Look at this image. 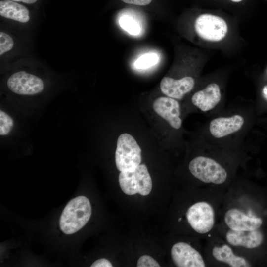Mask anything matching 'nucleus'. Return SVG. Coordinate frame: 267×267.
Segmentation results:
<instances>
[{
    "instance_id": "b1692460",
    "label": "nucleus",
    "mask_w": 267,
    "mask_h": 267,
    "mask_svg": "<svg viewBox=\"0 0 267 267\" xmlns=\"http://www.w3.org/2000/svg\"><path fill=\"white\" fill-rule=\"evenodd\" d=\"M13 1L22 2L27 4H33L37 1V0H10Z\"/></svg>"
},
{
    "instance_id": "39448f33",
    "label": "nucleus",
    "mask_w": 267,
    "mask_h": 267,
    "mask_svg": "<svg viewBox=\"0 0 267 267\" xmlns=\"http://www.w3.org/2000/svg\"><path fill=\"white\" fill-rule=\"evenodd\" d=\"M194 27L200 37L211 42L222 40L228 31L227 25L224 19L210 14L199 15L195 21Z\"/></svg>"
},
{
    "instance_id": "a878e982",
    "label": "nucleus",
    "mask_w": 267,
    "mask_h": 267,
    "mask_svg": "<svg viewBox=\"0 0 267 267\" xmlns=\"http://www.w3.org/2000/svg\"><path fill=\"white\" fill-rule=\"evenodd\" d=\"M230 0L233 2H238L241 1L243 0Z\"/></svg>"
},
{
    "instance_id": "9d476101",
    "label": "nucleus",
    "mask_w": 267,
    "mask_h": 267,
    "mask_svg": "<svg viewBox=\"0 0 267 267\" xmlns=\"http://www.w3.org/2000/svg\"><path fill=\"white\" fill-rule=\"evenodd\" d=\"M224 221L232 230L251 231L258 229L262 224L260 218L251 217L237 208L229 209L225 214Z\"/></svg>"
},
{
    "instance_id": "f3484780",
    "label": "nucleus",
    "mask_w": 267,
    "mask_h": 267,
    "mask_svg": "<svg viewBox=\"0 0 267 267\" xmlns=\"http://www.w3.org/2000/svg\"><path fill=\"white\" fill-rule=\"evenodd\" d=\"M121 27L131 35L136 36L141 31L140 23L136 19L129 15H124L119 19Z\"/></svg>"
},
{
    "instance_id": "dca6fc26",
    "label": "nucleus",
    "mask_w": 267,
    "mask_h": 267,
    "mask_svg": "<svg viewBox=\"0 0 267 267\" xmlns=\"http://www.w3.org/2000/svg\"><path fill=\"white\" fill-rule=\"evenodd\" d=\"M212 255L217 261L224 262L231 267H247L251 266L243 257L235 255L231 248L227 245L213 248Z\"/></svg>"
},
{
    "instance_id": "aec40b11",
    "label": "nucleus",
    "mask_w": 267,
    "mask_h": 267,
    "mask_svg": "<svg viewBox=\"0 0 267 267\" xmlns=\"http://www.w3.org/2000/svg\"><path fill=\"white\" fill-rule=\"evenodd\" d=\"M14 45L12 38L7 34L0 32V55L10 50Z\"/></svg>"
},
{
    "instance_id": "6e6552de",
    "label": "nucleus",
    "mask_w": 267,
    "mask_h": 267,
    "mask_svg": "<svg viewBox=\"0 0 267 267\" xmlns=\"http://www.w3.org/2000/svg\"><path fill=\"white\" fill-rule=\"evenodd\" d=\"M171 254L174 264L178 267H205L204 260L199 252L183 242L174 244Z\"/></svg>"
},
{
    "instance_id": "20e7f679",
    "label": "nucleus",
    "mask_w": 267,
    "mask_h": 267,
    "mask_svg": "<svg viewBox=\"0 0 267 267\" xmlns=\"http://www.w3.org/2000/svg\"><path fill=\"white\" fill-rule=\"evenodd\" d=\"M188 168L196 178L204 183L221 184L227 178L225 169L209 157L200 156L194 158L190 162Z\"/></svg>"
},
{
    "instance_id": "0eeeda50",
    "label": "nucleus",
    "mask_w": 267,
    "mask_h": 267,
    "mask_svg": "<svg viewBox=\"0 0 267 267\" xmlns=\"http://www.w3.org/2000/svg\"><path fill=\"white\" fill-rule=\"evenodd\" d=\"M7 85L11 91L21 95L35 94L44 89V83L40 78L25 71L12 74L8 78Z\"/></svg>"
},
{
    "instance_id": "2eb2a0df",
    "label": "nucleus",
    "mask_w": 267,
    "mask_h": 267,
    "mask_svg": "<svg viewBox=\"0 0 267 267\" xmlns=\"http://www.w3.org/2000/svg\"><path fill=\"white\" fill-rule=\"evenodd\" d=\"M0 15L21 23L27 22L30 20L28 9L24 5L10 0L0 1Z\"/></svg>"
},
{
    "instance_id": "4be33fe9",
    "label": "nucleus",
    "mask_w": 267,
    "mask_h": 267,
    "mask_svg": "<svg viewBox=\"0 0 267 267\" xmlns=\"http://www.w3.org/2000/svg\"><path fill=\"white\" fill-rule=\"evenodd\" d=\"M111 263L105 258H100L96 260L91 266V267H112Z\"/></svg>"
},
{
    "instance_id": "423d86ee",
    "label": "nucleus",
    "mask_w": 267,
    "mask_h": 267,
    "mask_svg": "<svg viewBox=\"0 0 267 267\" xmlns=\"http://www.w3.org/2000/svg\"><path fill=\"white\" fill-rule=\"evenodd\" d=\"M186 217L189 225L198 233H206L213 227L214 209L206 202L200 201L191 205L186 213Z\"/></svg>"
},
{
    "instance_id": "1a4fd4ad",
    "label": "nucleus",
    "mask_w": 267,
    "mask_h": 267,
    "mask_svg": "<svg viewBox=\"0 0 267 267\" xmlns=\"http://www.w3.org/2000/svg\"><path fill=\"white\" fill-rule=\"evenodd\" d=\"M155 112L166 120L174 129H179L182 125L180 117V106L178 101L169 97H160L153 103Z\"/></svg>"
},
{
    "instance_id": "4468645a",
    "label": "nucleus",
    "mask_w": 267,
    "mask_h": 267,
    "mask_svg": "<svg viewBox=\"0 0 267 267\" xmlns=\"http://www.w3.org/2000/svg\"><path fill=\"white\" fill-rule=\"evenodd\" d=\"M226 239L231 245L253 249L259 246L263 241V235L258 229L251 231L228 230Z\"/></svg>"
},
{
    "instance_id": "6ab92c4d",
    "label": "nucleus",
    "mask_w": 267,
    "mask_h": 267,
    "mask_svg": "<svg viewBox=\"0 0 267 267\" xmlns=\"http://www.w3.org/2000/svg\"><path fill=\"white\" fill-rule=\"evenodd\" d=\"M13 126L11 117L1 110L0 111V134L5 135L11 131Z\"/></svg>"
},
{
    "instance_id": "9b49d317",
    "label": "nucleus",
    "mask_w": 267,
    "mask_h": 267,
    "mask_svg": "<svg viewBox=\"0 0 267 267\" xmlns=\"http://www.w3.org/2000/svg\"><path fill=\"white\" fill-rule=\"evenodd\" d=\"M194 86V80L191 77H185L180 79L165 77L160 82V89L168 97L181 99L190 91Z\"/></svg>"
},
{
    "instance_id": "ddd939ff",
    "label": "nucleus",
    "mask_w": 267,
    "mask_h": 267,
    "mask_svg": "<svg viewBox=\"0 0 267 267\" xmlns=\"http://www.w3.org/2000/svg\"><path fill=\"white\" fill-rule=\"evenodd\" d=\"M221 93L219 85L209 84L205 88L195 93L191 98L192 103L203 112L213 109L220 101Z\"/></svg>"
},
{
    "instance_id": "a211bd4d",
    "label": "nucleus",
    "mask_w": 267,
    "mask_h": 267,
    "mask_svg": "<svg viewBox=\"0 0 267 267\" xmlns=\"http://www.w3.org/2000/svg\"><path fill=\"white\" fill-rule=\"evenodd\" d=\"M159 57L156 53H147L139 57L134 62V66L138 69L148 68L158 61Z\"/></svg>"
},
{
    "instance_id": "f8f14e48",
    "label": "nucleus",
    "mask_w": 267,
    "mask_h": 267,
    "mask_svg": "<svg viewBox=\"0 0 267 267\" xmlns=\"http://www.w3.org/2000/svg\"><path fill=\"white\" fill-rule=\"evenodd\" d=\"M244 123V118L239 115L229 117H219L211 121L209 130L214 137L221 138L239 131Z\"/></svg>"
},
{
    "instance_id": "412c9836",
    "label": "nucleus",
    "mask_w": 267,
    "mask_h": 267,
    "mask_svg": "<svg viewBox=\"0 0 267 267\" xmlns=\"http://www.w3.org/2000/svg\"><path fill=\"white\" fill-rule=\"evenodd\" d=\"M159 263L152 257L148 255H143L138 260L137 267H159Z\"/></svg>"
},
{
    "instance_id": "7ed1b4c3",
    "label": "nucleus",
    "mask_w": 267,
    "mask_h": 267,
    "mask_svg": "<svg viewBox=\"0 0 267 267\" xmlns=\"http://www.w3.org/2000/svg\"><path fill=\"white\" fill-rule=\"evenodd\" d=\"M118 180L121 190L127 195L139 193L146 196L152 190L151 178L146 166L143 164L134 171L121 172Z\"/></svg>"
},
{
    "instance_id": "f257e3e1",
    "label": "nucleus",
    "mask_w": 267,
    "mask_h": 267,
    "mask_svg": "<svg viewBox=\"0 0 267 267\" xmlns=\"http://www.w3.org/2000/svg\"><path fill=\"white\" fill-rule=\"evenodd\" d=\"M91 215L89 199L80 196L71 199L65 207L59 220V226L66 234H72L83 228Z\"/></svg>"
},
{
    "instance_id": "f03ea898",
    "label": "nucleus",
    "mask_w": 267,
    "mask_h": 267,
    "mask_svg": "<svg viewBox=\"0 0 267 267\" xmlns=\"http://www.w3.org/2000/svg\"><path fill=\"white\" fill-rule=\"evenodd\" d=\"M141 161V150L131 134H121L118 138L115 152V163L119 171L134 170Z\"/></svg>"
},
{
    "instance_id": "5701e85b",
    "label": "nucleus",
    "mask_w": 267,
    "mask_h": 267,
    "mask_svg": "<svg viewBox=\"0 0 267 267\" xmlns=\"http://www.w3.org/2000/svg\"><path fill=\"white\" fill-rule=\"evenodd\" d=\"M123 2L130 4L144 6L150 4L152 0H121Z\"/></svg>"
},
{
    "instance_id": "393cba45",
    "label": "nucleus",
    "mask_w": 267,
    "mask_h": 267,
    "mask_svg": "<svg viewBox=\"0 0 267 267\" xmlns=\"http://www.w3.org/2000/svg\"><path fill=\"white\" fill-rule=\"evenodd\" d=\"M262 92L264 96L267 98V85L264 87Z\"/></svg>"
}]
</instances>
